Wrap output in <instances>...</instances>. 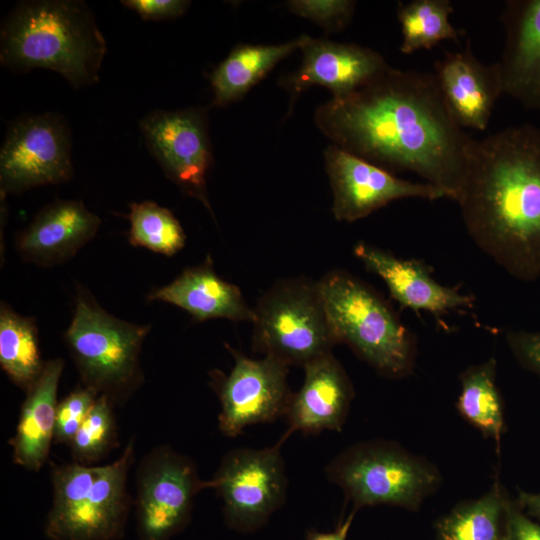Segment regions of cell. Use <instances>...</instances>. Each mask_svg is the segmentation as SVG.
Returning <instances> with one entry per match:
<instances>
[{"label":"cell","mask_w":540,"mask_h":540,"mask_svg":"<svg viewBox=\"0 0 540 540\" xmlns=\"http://www.w3.org/2000/svg\"><path fill=\"white\" fill-rule=\"evenodd\" d=\"M496 359L469 366L460 374L457 410L484 437L497 442L505 432L502 397L496 383Z\"/></svg>","instance_id":"obj_25"},{"label":"cell","mask_w":540,"mask_h":540,"mask_svg":"<svg viewBox=\"0 0 540 540\" xmlns=\"http://www.w3.org/2000/svg\"><path fill=\"white\" fill-rule=\"evenodd\" d=\"M64 361L55 358L45 361L44 368L26 391L21 406L16 432L9 440L15 464L37 472L46 463L54 430L57 411V391Z\"/></svg>","instance_id":"obj_22"},{"label":"cell","mask_w":540,"mask_h":540,"mask_svg":"<svg viewBox=\"0 0 540 540\" xmlns=\"http://www.w3.org/2000/svg\"><path fill=\"white\" fill-rule=\"evenodd\" d=\"M211 488L194 462L171 447L158 446L139 464L135 517L139 540H171L189 523L197 494Z\"/></svg>","instance_id":"obj_10"},{"label":"cell","mask_w":540,"mask_h":540,"mask_svg":"<svg viewBox=\"0 0 540 540\" xmlns=\"http://www.w3.org/2000/svg\"><path fill=\"white\" fill-rule=\"evenodd\" d=\"M353 512L344 522H341L338 527L332 532H319L312 530L307 533L306 540H346L347 532L350 528Z\"/></svg>","instance_id":"obj_36"},{"label":"cell","mask_w":540,"mask_h":540,"mask_svg":"<svg viewBox=\"0 0 540 540\" xmlns=\"http://www.w3.org/2000/svg\"><path fill=\"white\" fill-rule=\"evenodd\" d=\"M106 52L104 35L84 1H21L2 21L0 62L13 71L48 69L78 89L99 80Z\"/></svg>","instance_id":"obj_3"},{"label":"cell","mask_w":540,"mask_h":540,"mask_svg":"<svg viewBox=\"0 0 540 540\" xmlns=\"http://www.w3.org/2000/svg\"><path fill=\"white\" fill-rule=\"evenodd\" d=\"M336 220L354 222L388 203L405 198H447L436 186L398 178L381 166L335 145L324 152Z\"/></svg>","instance_id":"obj_14"},{"label":"cell","mask_w":540,"mask_h":540,"mask_svg":"<svg viewBox=\"0 0 540 540\" xmlns=\"http://www.w3.org/2000/svg\"><path fill=\"white\" fill-rule=\"evenodd\" d=\"M254 313L253 350L288 366L305 367L337 344L319 283L282 281L260 299Z\"/></svg>","instance_id":"obj_8"},{"label":"cell","mask_w":540,"mask_h":540,"mask_svg":"<svg viewBox=\"0 0 540 540\" xmlns=\"http://www.w3.org/2000/svg\"><path fill=\"white\" fill-rule=\"evenodd\" d=\"M505 44L497 61L503 95L540 110V0H508L501 13Z\"/></svg>","instance_id":"obj_17"},{"label":"cell","mask_w":540,"mask_h":540,"mask_svg":"<svg viewBox=\"0 0 540 540\" xmlns=\"http://www.w3.org/2000/svg\"><path fill=\"white\" fill-rule=\"evenodd\" d=\"M300 49L302 64L287 82L293 95L309 86L320 85L331 91L332 98H342L369 84L390 68L380 53L357 44L314 39L305 35Z\"/></svg>","instance_id":"obj_16"},{"label":"cell","mask_w":540,"mask_h":540,"mask_svg":"<svg viewBox=\"0 0 540 540\" xmlns=\"http://www.w3.org/2000/svg\"><path fill=\"white\" fill-rule=\"evenodd\" d=\"M226 347L234 358L233 368L228 375L211 374L221 405L220 432L236 437L248 426L284 417L293 394L287 380L289 366L271 356L252 359Z\"/></svg>","instance_id":"obj_12"},{"label":"cell","mask_w":540,"mask_h":540,"mask_svg":"<svg viewBox=\"0 0 540 540\" xmlns=\"http://www.w3.org/2000/svg\"><path fill=\"white\" fill-rule=\"evenodd\" d=\"M71 156V133L59 115L17 120L0 150L1 194L69 181L74 172Z\"/></svg>","instance_id":"obj_11"},{"label":"cell","mask_w":540,"mask_h":540,"mask_svg":"<svg viewBox=\"0 0 540 540\" xmlns=\"http://www.w3.org/2000/svg\"><path fill=\"white\" fill-rule=\"evenodd\" d=\"M453 6L449 0H413L398 4L401 26L400 51L411 54L432 49L444 40L458 41L463 31L450 22Z\"/></svg>","instance_id":"obj_27"},{"label":"cell","mask_w":540,"mask_h":540,"mask_svg":"<svg viewBox=\"0 0 540 540\" xmlns=\"http://www.w3.org/2000/svg\"><path fill=\"white\" fill-rule=\"evenodd\" d=\"M76 288L74 314L64 340L82 386L114 406L123 404L144 381L140 355L151 325L118 318L85 287Z\"/></svg>","instance_id":"obj_5"},{"label":"cell","mask_w":540,"mask_h":540,"mask_svg":"<svg viewBox=\"0 0 540 540\" xmlns=\"http://www.w3.org/2000/svg\"><path fill=\"white\" fill-rule=\"evenodd\" d=\"M511 499L496 480L482 496L457 504L436 524L437 540H506Z\"/></svg>","instance_id":"obj_24"},{"label":"cell","mask_w":540,"mask_h":540,"mask_svg":"<svg viewBox=\"0 0 540 540\" xmlns=\"http://www.w3.org/2000/svg\"><path fill=\"white\" fill-rule=\"evenodd\" d=\"M304 37L276 45H237L210 75L213 105L222 107L242 98L279 61L300 49Z\"/></svg>","instance_id":"obj_23"},{"label":"cell","mask_w":540,"mask_h":540,"mask_svg":"<svg viewBox=\"0 0 540 540\" xmlns=\"http://www.w3.org/2000/svg\"><path fill=\"white\" fill-rule=\"evenodd\" d=\"M315 123L332 145L384 169L410 171L457 201L473 138L453 119L434 73L390 67L317 107Z\"/></svg>","instance_id":"obj_1"},{"label":"cell","mask_w":540,"mask_h":540,"mask_svg":"<svg viewBox=\"0 0 540 540\" xmlns=\"http://www.w3.org/2000/svg\"><path fill=\"white\" fill-rule=\"evenodd\" d=\"M114 405L98 396L92 409L69 443L74 462L92 465L118 446Z\"/></svg>","instance_id":"obj_29"},{"label":"cell","mask_w":540,"mask_h":540,"mask_svg":"<svg viewBox=\"0 0 540 540\" xmlns=\"http://www.w3.org/2000/svg\"><path fill=\"white\" fill-rule=\"evenodd\" d=\"M354 254L385 282L391 296L403 307L438 317L474 304L471 295L437 282L422 262L402 259L362 242L355 245Z\"/></svg>","instance_id":"obj_20"},{"label":"cell","mask_w":540,"mask_h":540,"mask_svg":"<svg viewBox=\"0 0 540 540\" xmlns=\"http://www.w3.org/2000/svg\"><path fill=\"white\" fill-rule=\"evenodd\" d=\"M38 328L32 317L20 315L7 303L0 305V365L9 379L27 391L40 376Z\"/></svg>","instance_id":"obj_26"},{"label":"cell","mask_w":540,"mask_h":540,"mask_svg":"<svg viewBox=\"0 0 540 540\" xmlns=\"http://www.w3.org/2000/svg\"><path fill=\"white\" fill-rule=\"evenodd\" d=\"M285 439L262 449H234L222 458L210 483L223 502L229 528L256 531L284 504L288 480L281 445Z\"/></svg>","instance_id":"obj_9"},{"label":"cell","mask_w":540,"mask_h":540,"mask_svg":"<svg viewBox=\"0 0 540 540\" xmlns=\"http://www.w3.org/2000/svg\"><path fill=\"white\" fill-rule=\"evenodd\" d=\"M149 152L164 174L212 213L206 174L212 162L204 109L155 110L139 122Z\"/></svg>","instance_id":"obj_13"},{"label":"cell","mask_w":540,"mask_h":540,"mask_svg":"<svg viewBox=\"0 0 540 540\" xmlns=\"http://www.w3.org/2000/svg\"><path fill=\"white\" fill-rule=\"evenodd\" d=\"M433 73L456 123L462 129L485 130L503 95L498 63H482L467 44L462 50L446 51Z\"/></svg>","instance_id":"obj_15"},{"label":"cell","mask_w":540,"mask_h":540,"mask_svg":"<svg viewBox=\"0 0 540 540\" xmlns=\"http://www.w3.org/2000/svg\"><path fill=\"white\" fill-rule=\"evenodd\" d=\"M101 219L79 200H57L44 207L16 237L19 255L42 267L62 264L91 241Z\"/></svg>","instance_id":"obj_19"},{"label":"cell","mask_w":540,"mask_h":540,"mask_svg":"<svg viewBox=\"0 0 540 540\" xmlns=\"http://www.w3.org/2000/svg\"><path fill=\"white\" fill-rule=\"evenodd\" d=\"M135 459L131 438L106 465H54L53 500L44 525L48 540H118L124 535L131 499L127 480Z\"/></svg>","instance_id":"obj_4"},{"label":"cell","mask_w":540,"mask_h":540,"mask_svg":"<svg viewBox=\"0 0 540 540\" xmlns=\"http://www.w3.org/2000/svg\"><path fill=\"white\" fill-rule=\"evenodd\" d=\"M97 397L94 391L81 385L58 403L54 430L56 443H70Z\"/></svg>","instance_id":"obj_30"},{"label":"cell","mask_w":540,"mask_h":540,"mask_svg":"<svg viewBox=\"0 0 540 540\" xmlns=\"http://www.w3.org/2000/svg\"><path fill=\"white\" fill-rule=\"evenodd\" d=\"M506 540H540V525L511 500L507 515Z\"/></svg>","instance_id":"obj_34"},{"label":"cell","mask_w":540,"mask_h":540,"mask_svg":"<svg viewBox=\"0 0 540 540\" xmlns=\"http://www.w3.org/2000/svg\"><path fill=\"white\" fill-rule=\"evenodd\" d=\"M318 283L337 343L388 378L413 372L415 337L377 292L344 271L330 272Z\"/></svg>","instance_id":"obj_6"},{"label":"cell","mask_w":540,"mask_h":540,"mask_svg":"<svg viewBox=\"0 0 540 540\" xmlns=\"http://www.w3.org/2000/svg\"><path fill=\"white\" fill-rule=\"evenodd\" d=\"M190 1L186 0H123L121 4L135 11L142 19L162 21L183 15Z\"/></svg>","instance_id":"obj_33"},{"label":"cell","mask_w":540,"mask_h":540,"mask_svg":"<svg viewBox=\"0 0 540 540\" xmlns=\"http://www.w3.org/2000/svg\"><path fill=\"white\" fill-rule=\"evenodd\" d=\"M474 243L511 276L540 277V128L472 139L456 201Z\"/></svg>","instance_id":"obj_2"},{"label":"cell","mask_w":540,"mask_h":540,"mask_svg":"<svg viewBox=\"0 0 540 540\" xmlns=\"http://www.w3.org/2000/svg\"><path fill=\"white\" fill-rule=\"evenodd\" d=\"M129 207L131 245L166 256H173L184 247L186 235L169 209L148 200L133 202Z\"/></svg>","instance_id":"obj_28"},{"label":"cell","mask_w":540,"mask_h":540,"mask_svg":"<svg viewBox=\"0 0 540 540\" xmlns=\"http://www.w3.org/2000/svg\"><path fill=\"white\" fill-rule=\"evenodd\" d=\"M515 501L528 516L540 519V493L518 489Z\"/></svg>","instance_id":"obj_35"},{"label":"cell","mask_w":540,"mask_h":540,"mask_svg":"<svg viewBox=\"0 0 540 540\" xmlns=\"http://www.w3.org/2000/svg\"><path fill=\"white\" fill-rule=\"evenodd\" d=\"M506 342L518 363L540 377V331L511 330Z\"/></svg>","instance_id":"obj_32"},{"label":"cell","mask_w":540,"mask_h":540,"mask_svg":"<svg viewBox=\"0 0 540 540\" xmlns=\"http://www.w3.org/2000/svg\"><path fill=\"white\" fill-rule=\"evenodd\" d=\"M286 5L293 14L314 21L329 31H338L351 20L355 1L292 0Z\"/></svg>","instance_id":"obj_31"},{"label":"cell","mask_w":540,"mask_h":540,"mask_svg":"<svg viewBox=\"0 0 540 540\" xmlns=\"http://www.w3.org/2000/svg\"><path fill=\"white\" fill-rule=\"evenodd\" d=\"M327 479L338 485L354 512L364 506L389 505L416 511L440 487L439 469L396 442H358L333 458Z\"/></svg>","instance_id":"obj_7"},{"label":"cell","mask_w":540,"mask_h":540,"mask_svg":"<svg viewBox=\"0 0 540 540\" xmlns=\"http://www.w3.org/2000/svg\"><path fill=\"white\" fill-rule=\"evenodd\" d=\"M149 301H162L181 308L198 322L210 319L255 320L238 286L219 277L210 256L195 267L186 268L171 283L155 289Z\"/></svg>","instance_id":"obj_21"},{"label":"cell","mask_w":540,"mask_h":540,"mask_svg":"<svg viewBox=\"0 0 540 540\" xmlns=\"http://www.w3.org/2000/svg\"><path fill=\"white\" fill-rule=\"evenodd\" d=\"M304 382L293 393L285 418V437L299 431L317 434L324 430L340 432L345 424L354 389L342 365L332 353L303 367Z\"/></svg>","instance_id":"obj_18"}]
</instances>
